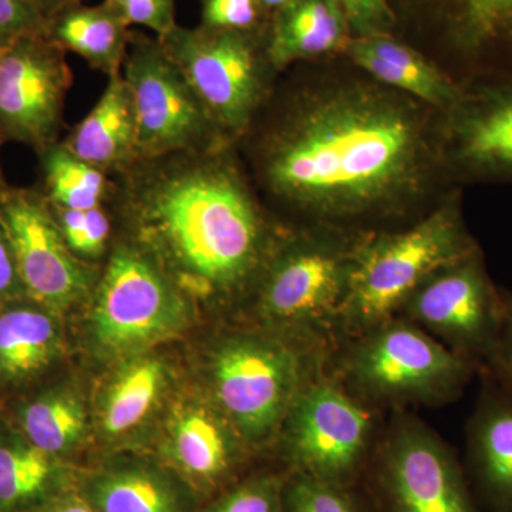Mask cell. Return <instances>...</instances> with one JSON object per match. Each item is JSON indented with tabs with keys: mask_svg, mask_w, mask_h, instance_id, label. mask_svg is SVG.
I'll return each mask as SVG.
<instances>
[{
	"mask_svg": "<svg viewBox=\"0 0 512 512\" xmlns=\"http://www.w3.org/2000/svg\"><path fill=\"white\" fill-rule=\"evenodd\" d=\"M30 512H99L93 507L80 491L69 488L63 493L55 495L50 500Z\"/></svg>",
	"mask_w": 512,
	"mask_h": 512,
	"instance_id": "obj_37",
	"label": "cell"
},
{
	"mask_svg": "<svg viewBox=\"0 0 512 512\" xmlns=\"http://www.w3.org/2000/svg\"><path fill=\"white\" fill-rule=\"evenodd\" d=\"M504 318H507V336H505L507 349H505V353H507L508 365L512 370V301L504 306Z\"/></svg>",
	"mask_w": 512,
	"mask_h": 512,
	"instance_id": "obj_39",
	"label": "cell"
},
{
	"mask_svg": "<svg viewBox=\"0 0 512 512\" xmlns=\"http://www.w3.org/2000/svg\"><path fill=\"white\" fill-rule=\"evenodd\" d=\"M282 504L278 478L261 477L238 485L205 512H282Z\"/></svg>",
	"mask_w": 512,
	"mask_h": 512,
	"instance_id": "obj_32",
	"label": "cell"
},
{
	"mask_svg": "<svg viewBox=\"0 0 512 512\" xmlns=\"http://www.w3.org/2000/svg\"><path fill=\"white\" fill-rule=\"evenodd\" d=\"M52 210L67 245L77 258L90 264L106 254L113 232V215L106 205L90 210H67L52 205Z\"/></svg>",
	"mask_w": 512,
	"mask_h": 512,
	"instance_id": "obj_29",
	"label": "cell"
},
{
	"mask_svg": "<svg viewBox=\"0 0 512 512\" xmlns=\"http://www.w3.org/2000/svg\"><path fill=\"white\" fill-rule=\"evenodd\" d=\"M60 143L87 163L107 173L137 158V113L123 74L109 77L96 106Z\"/></svg>",
	"mask_w": 512,
	"mask_h": 512,
	"instance_id": "obj_22",
	"label": "cell"
},
{
	"mask_svg": "<svg viewBox=\"0 0 512 512\" xmlns=\"http://www.w3.org/2000/svg\"><path fill=\"white\" fill-rule=\"evenodd\" d=\"M474 446L484 483L501 501H512L511 404H495L481 414Z\"/></svg>",
	"mask_w": 512,
	"mask_h": 512,
	"instance_id": "obj_28",
	"label": "cell"
},
{
	"mask_svg": "<svg viewBox=\"0 0 512 512\" xmlns=\"http://www.w3.org/2000/svg\"><path fill=\"white\" fill-rule=\"evenodd\" d=\"M40 190L47 201L67 210H90L106 205L110 175L96 165L74 156L62 143L40 154Z\"/></svg>",
	"mask_w": 512,
	"mask_h": 512,
	"instance_id": "obj_27",
	"label": "cell"
},
{
	"mask_svg": "<svg viewBox=\"0 0 512 512\" xmlns=\"http://www.w3.org/2000/svg\"><path fill=\"white\" fill-rule=\"evenodd\" d=\"M124 23L151 30L163 37L178 25L175 22V0H103Z\"/></svg>",
	"mask_w": 512,
	"mask_h": 512,
	"instance_id": "obj_33",
	"label": "cell"
},
{
	"mask_svg": "<svg viewBox=\"0 0 512 512\" xmlns=\"http://www.w3.org/2000/svg\"><path fill=\"white\" fill-rule=\"evenodd\" d=\"M32 2L43 13V16L49 19L50 16L55 15L60 10L79 5V3H84L86 0H32Z\"/></svg>",
	"mask_w": 512,
	"mask_h": 512,
	"instance_id": "obj_38",
	"label": "cell"
},
{
	"mask_svg": "<svg viewBox=\"0 0 512 512\" xmlns=\"http://www.w3.org/2000/svg\"><path fill=\"white\" fill-rule=\"evenodd\" d=\"M463 192L454 190L407 227L363 237L340 318L353 328H376L399 312L431 275L481 252L464 220Z\"/></svg>",
	"mask_w": 512,
	"mask_h": 512,
	"instance_id": "obj_3",
	"label": "cell"
},
{
	"mask_svg": "<svg viewBox=\"0 0 512 512\" xmlns=\"http://www.w3.org/2000/svg\"><path fill=\"white\" fill-rule=\"evenodd\" d=\"M286 512H357L342 485L298 474L286 490Z\"/></svg>",
	"mask_w": 512,
	"mask_h": 512,
	"instance_id": "obj_30",
	"label": "cell"
},
{
	"mask_svg": "<svg viewBox=\"0 0 512 512\" xmlns=\"http://www.w3.org/2000/svg\"><path fill=\"white\" fill-rule=\"evenodd\" d=\"M130 35L131 28L103 2L69 6L47 19L46 36L53 43L107 77L121 73Z\"/></svg>",
	"mask_w": 512,
	"mask_h": 512,
	"instance_id": "obj_25",
	"label": "cell"
},
{
	"mask_svg": "<svg viewBox=\"0 0 512 512\" xmlns=\"http://www.w3.org/2000/svg\"><path fill=\"white\" fill-rule=\"evenodd\" d=\"M190 298L137 245L117 242L90 296L87 339L94 355L126 360L187 326Z\"/></svg>",
	"mask_w": 512,
	"mask_h": 512,
	"instance_id": "obj_4",
	"label": "cell"
},
{
	"mask_svg": "<svg viewBox=\"0 0 512 512\" xmlns=\"http://www.w3.org/2000/svg\"><path fill=\"white\" fill-rule=\"evenodd\" d=\"M353 37L394 35L396 16L390 0H336Z\"/></svg>",
	"mask_w": 512,
	"mask_h": 512,
	"instance_id": "obj_34",
	"label": "cell"
},
{
	"mask_svg": "<svg viewBox=\"0 0 512 512\" xmlns=\"http://www.w3.org/2000/svg\"><path fill=\"white\" fill-rule=\"evenodd\" d=\"M212 403L245 444L281 430L299 392V360L285 343L259 333L222 338L208 357Z\"/></svg>",
	"mask_w": 512,
	"mask_h": 512,
	"instance_id": "obj_8",
	"label": "cell"
},
{
	"mask_svg": "<svg viewBox=\"0 0 512 512\" xmlns=\"http://www.w3.org/2000/svg\"><path fill=\"white\" fill-rule=\"evenodd\" d=\"M281 429L299 473L342 485L365 456L372 420L339 387L316 383L299 389Z\"/></svg>",
	"mask_w": 512,
	"mask_h": 512,
	"instance_id": "obj_14",
	"label": "cell"
},
{
	"mask_svg": "<svg viewBox=\"0 0 512 512\" xmlns=\"http://www.w3.org/2000/svg\"><path fill=\"white\" fill-rule=\"evenodd\" d=\"M242 444L244 440L214 403L187 400L168 419L163 453L188 483L210 491L232 476L241 460Z\"/></svg>",
	"mask_w": 512,
	"mask_h": 512,
	"instance_id": "obj_18",
	"label": "cell"
},
{
	"mask_svg": "<svg viewBox=\"0 0 512 512\" xmlns=\"http://www.w3.org/2000/svg\"><path fill=\"white\" fill-rule=\"evenodd\" d=\"M259 2L264 6L266 12L272 16L275 12H278L279 9L285 8V6L295 2V0H259Z\"/></svg>",
	"mask_w": 512,
	"mask_h": 512,
	"instance_id": "obj_40",
	"label": "cell"
},
{
	"mask_svg": "<svg viewBox=\"0 0 512 512\" xmlns=\"http://www.w3.org/2000/svg\"><path fill=\"white\" fill-rule=\"evenodd\" d=\"M73 487L67 461L37 448L0 416V512H30Z\"/></svg>",
	"mask_w": 512,
	"mask_h": 512,
	"instance_id": "obj_24",
	"label": "cell"
},
{
	"mask_svg": "<svg viewBox=\"0 0 512 512\" xmlns=\"http://www.w3.org/2000/svg\"><path fill=\"white\" fill-rule=\"evenodd\" d=\"M106 207L188 296L254 295L289 224L256 190L237 144L137 157L109 173Z\"/></svg>",
	"mask_w": 512,
	"mask_h": 512,
	"instance_id": "obj_2",
	"label": "cell"
},
{
	"mask_svg": "<svg viewBox=\"0 0 512 512\" xmlns=\"http://www.w3.org/2000/svg\"><path fill=\"white\" fill-rule=\"evenodd\" d=\"M343 56L377 82L439 111L463 92L429 57L394 35L353 37Z\"/></svg>",
	"mask_w": 512,
	"mask_h": 512,
	"instance_id": "obj_19",
	"label": "cell"
},
{
	"mask_svg": "<svg viewBox=\"0 0 512 512\" xmlns=\"http://www.w3.org/2000/svg\"><path fill=\"white\" fill-rule=\"evenodd\" d=\"M26 295L16 265L12 244L5 225L0 220V306Z\"/></svg>",
	"mask_w": 512,
	"mask_h": 512,
	"instance_id": "obj_36",
	"label": "cell"
},
{
	"mask_svg": "<svg viewBox=\"0 0 512 512\" xmlns=\"http://www.w3.org/2000/svg\"><path fill=\"white\" fill-rule=\"evenodd\" d=\"M394 36L461 87L512 82V0H390Z\"/></svg>",
	"mask_w": 512,
	"mask_h": 512,
	"instance_id": "obj_6",
	"label": "cell"
},
{
	"mask_svg": "<svg viewBox=\"0 0 512 512\" xmlns=\"http://www.w3.org/2000/svg\"><path fill=\"white\" fill-rule=\"evenodd\" d=\"M168 376L160 357L143 353L121 360L97 399L96 423L101 436L123 441L143 429L163 402Z\"/></svg>",
	"mask_w": 512,
	"mask_h": 512,
	"instance_id": "obj_23",
	"label": "cell"
},
{
	"mask_svg": "<svg viewBox=\"0 0 512 512\" xmlns=\"http://www.w3.org/2000/svg\"><path fill=\"white\" fill-rule=\"evenodd\" d=\"M0 416L30 443L63 461L86 443L89 434V414L79 394L50 380L0 404Z\"/></svg>",
	"mask_w": 512,
	"mask_h": 512,
	"instance_id": "obj_20",
	"label": "cell"
},
{
	"mask_svg": "<svg viewBox=\"0 0 512 512\" xmlns=\"http://www.w3.org/2000/svg\"><path fill=\"white\" fill-rule=\"evenodd\" d=\"M365 235L289 225L254 292L259 316L281 328H305L339 316Z\"/></svg>",
	"mask_w": 512,
	"mask_h": 512,
	"instance_id": "obj_7",
	"label": "cell"
},
{
	"mask_svg": "<svg viewBox=\"0 0 512 512\" xmlns=\"http://www.w3.org/2000/svg\"><path fill=\"white\" fill-rule=\"evenodd\" d=\"M0 220L30 299L60 315L90 299L99 276L73 254L39 187L0 185Z\"/></svg>",
	"mask_w": 512,
	"mask_h": 512,
	"instance_id": "obj_10",
	"label": "cell"
},
{
	"mask_svg": "<svg viewBox=\"0 0 512 512\" xmlns=\"http://www.w3.org/2000/svg\"><path fill=\"white\" fill-rule=\"evenodd\" d=\"M62 315L29 296L0 306V404L46 383L66 353Z\"/></svg>",
	"mask_w": 512,
	"mask_h": 512,
	"instance_id": "obj_17",
	"label": "cell"
},
{
	"mask_svg": "<svg viewBox=\"0 0 512 512\" xmlns=\"http://www.w3.org/2000/svg\"><path fill=\"white\" fill-rule=\"evenodd\" d=\"M67 53L46 35L0 50V136L40 156L60 141L73 73Z\"/></svg>",
	"mask_w": 512,
	"mask_h": 512,
	"instance_id": "obj_11",
	"label": "cell"
},
{
	"mask_svg": "<svg viewBox=\"0 0 512 512\" xmlns=\"http://www.w3.org/2000/svg\"><path fill=\"white\" fill-rule=\"evenodd\" d=\"M349 370L363 392L386 400L443 399L468 375L463 356L406 322L370 329L353 350Z\"/></svg>",
	"mask_w": 512,
	"mask_h": 512,
	"instance_id": "obj_12",
	"label": "cell"
},
{
	"mask_svg": "<svg viewBox=\"0 0 512 512\" xmlns=\"http://www.w3.org/2000/svg\"><path fill=\"white\" fill-rule=\"evenodd\" d=\"M272 16L259 0H201L202 26L228 30L268 28Z\"/></svg>",
	"mask_w": 512,
	"mask_h": 512,
	"instance_id": "obj_31",
	"label": "cell"
},
{
	"mask_svg": "<svg viewBox=\"0 0 512 512\" xmlns=\"http://www.w3.org/2000/svg\"><path fill=\"white\" fill-rule=\"evenodd\" d=\"M5 144V140H3V137L0 136V153H2V146ZM8 181L5 180V177H3V171H2V160H0V185L6 184Z\"/></svg>",
	"mask_w": 512,
	"mask_h": 512,
	"instance_id": "obj_41",
	"label": "cell"
},
{
	"mask_svg": "<svg viewBox=\"0 0 512 512\" xmlns=\"http://www.w3.org/2000/svg\"><path fill=\"white\" fill-rule=\"evenodd\" d=\"M437 147L453 187L512 185V82L463 87L437 114Z\"/></svg>",
	"mask_w": 512,
	"mask_h": 512,
	"instance_id": "obj_13",
	"label": "cell"
},
{
	"mask_svg": "<svg viewBox=\"0 0 512 512\" xmlns=\"http://www.w3.org/2000/svg\"><path fill=\"white\" fill-rule=\"evenodd\" d=\"M383 480L394 512H476L446 447L412 421L390 437Z\"/></svg>",
	"mask_w": 512,
	"mask_h": 512,
	"instance_id": "obj_16",
	"label": "cell"
},
{
	"mask_svg": "<svg viewBox=\"0 0 512 512\" xmlns=\"http://www.w3.org/2000/svg\"><path fill=\"white\" fill-rule=\"evenodd\" d=\"M47 19L32 0H0V50L29 35H46Z\"/></svg>",
	"mask_w": 512,
	"mask_h": 512,
	"instance_id": "obj_35",
	"label": "cell"
},
{
	"mask_svg": "<svg viewBox=\"0 0 512 512\" xmlns=\"http://www.w3.org/2000/svg\"><path fill=\"white\" fill-rule=\"evenodd\" d=\"M121 74L136 104L137 157L208 150L231 143L208 116L157 36L131 30Z\"/></svg>",
	"mask_w": 512,
	"mask_h": 512,
	"instance_id": "obj_9",
	"label": "cell"
},
{
	"mask_svg": "<svg viewBox=\"0 0 512 512\" xmlns=\"http://www.w3.org/2000/svg\"><path fill=\"white\" fill-rule=\"evenodd\" d=\"M268 28L177 25L158 37L222 136L234 144L264 107L279 77L268 53Z\"/></svg>",
	"mask_w": 512,
	"mask_h": 512,
	"instance_id": "obj_5",
	"label": "cell"
},
{
	"mask_svg": "<svg viewBox=\"0 0 512 512\" xmlns=\"http://www.w3.org/2000/svg\"><path fill=\"white\" fill-rule=\"evenodd\" d=\"M402 309L457 349L476 353L493 348L504 316L481 252L431 275Z\"/></svg>",
	"mask_w": 512,
	"mask_h": 512,
	"instance_id": "obj_15",
	"label": "cell"
},
{
	"mask_svg": "<svg viewBox=\"0 0 512 512\" xmlns=\"http://www.w3.org/2000/svg\"><path fill=\"white\" fill-rule=\"evenodd\" d=\"M437 114L345 56L328 57L279 74L237 148L286 224L390 231L461 190L440 163Z\"/></svg>",
	"mask_w": 512,
	"mask_h": 512,
	"instance_id": "obj_1",
	"label": "cell"
},
{
	"mask_svg": "<svg viewBox=\"0 0 512 512\" xmlns=\"http://www.w3.org/2000/svg\"><path fill=\"white\" fill-rule=\"evenodd\" d=\"M352 39L336 0H295L272 15L268 53L281 74L298 63L343 56Z\"/></svg>",
	"mask_w": 512,
	"mask_h": 512,
	"instance_id": "obj_21",
	"label": "cell"
},
{
	"mask_svg": "<svg viewBox=\"0 0 512 512\" xmlns=\"http://www.w3.org/2000/svg\"><path fill=\"white\" fill-rule=\"evenodd\" d=\"M79 491L99 512H188L180 488L156 468L141 464L97 471Z\"/></svg>",
	"mask_w": 512,
	"mask_h": 512,
	"instance_id": "obj_26",
	"label": "cell"
}]
</instances>
